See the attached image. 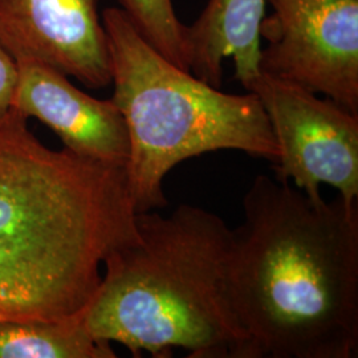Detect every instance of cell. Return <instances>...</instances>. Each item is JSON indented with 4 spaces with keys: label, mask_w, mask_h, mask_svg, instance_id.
I'll return each mask as SVG.
<instances>
[{
    "label": "cell",
    "mask_w": 358,
    "mask_h": 358,
    "mask_svg": "<svg viewBox=\"0 0 358 358\" xmlns=\"http://www.w3.org/2000/svg\"><path fill=\"white\" fill-rule=\"evenodd\" d=\"M138 238L125 167L53 150L13 108L0 117V321L83 310L105 259Z\"/></svg>",
    "instance_id": "cell-1"
},
{
    "label": "cell",
    "mask_w": 358,
    "mask_h": 358,
    "mask_svg": "<svg viewBox=\"0 0 358 358\" xmlns=\"http://www.w3.org/2000/svg\"><path fill=\"white\" fill-rule=\"evenodd\" d=\"M231 280L243 358L357 357L358 206L257 176L232 229Z\"/></svg>",
    "instance_id": "cell-2"
},
{
    "label": "cell",
    "mask_w": 358,
    "mask_h": 358,
    "mask_svg": "<svg viewBox=\"0 0 358 358\" xmlns=\"http://www.w3.org/2000/svg\"><path fill=\"white\" fill-rule=\"evenodd\" d=\"M138 241L115 250L85 313L90 334L134 357L243 358L232 280V229L213 211L179 205L137 214Z\"/></svg>",
    "instance_id": "cell-3"
},
{
    "label": "cell",
    "mask_w": 358,
    "mask_h": 358,
    "mask_svg": "<svg viewBox=\"0 0 358 358\" xmlns=\"http://www.w3.org/2000/svg\"><path fill=\"white\" fill-rule=\"evenodd\" d=\"M113 103L129 137L125 173L137 214L167 205L164 180L180 162L219 150L279 158L267 115L254 93L230 94L170 63L121 8L103 10Z\"/></svg>",
    "instance_id": "cell-4"
},
{
    "label": "cell",
    "mask_w": 358,
    "mask_h": 358,
    "mask_svg": "<svg viewBox=\"0 0 358 358\" xmlns=\"http://www.w3.org/2000/svg\"><path fill=\"white\" fill-rule=\"evenodd\" d=\"M245 90L259 99L279 146L276 179L292 180L313 201L328 185L348 207L357 206L358 115L262 72Z\"/></svg>",
    "instance_id": "cell-5"
},
{
    "label": "cell",
    "mask_w": 358,
    "mask_h": 358,
    "mask_svg": "<svg viewBox=\"0 0 358 358\" xmlns=\"http://www.w3.org/2000/svg\"><path fill=\"white\" fill-rule=\"evenodd\" d=\"M262 73L289 81L358 115V0H266Z\"/></svg>",
    "instance_id": "cell-6"
},
{
    "label": "cell",
    "mask_w": 358,
    "mask_h": 358,
    "mask_svg": "<svg viewBox=\"0 0 358 358\" xmlns=\"http://www.w3.org/2000/svg\"><path fill=\"white\" fill-rule=\"evenodd\" d=\"M0 44L13 59H35L92 90L112 84L99 0H0Z\"/></svg>",
    "instance_id": "cell-7"
},
{
    "label": "cell",
    "mask_w": 358,
    "mask_h": 358,
    "mask_svg": "<svg viewBox=\"0 0 358 358\" xmlns=\"http://www.w3.org/2000/svg\"><path fill=\"white\" fill-rule=\"evenodd\" d=\"M17 83L11 108L51 129L64 149L109 166L125 167L129 137L113 100L76 88L64 73L31 57L15 59Z\"/></svg>",
    "instance_id": "cell-8"
},
{
    "label": "cell",
    "mask_w": 358,
    "mask_h": 358,
    "mask_svg": "<svg viewBox=\"0 0 358 358\" xmlns=\"http://www.w3.org/2000/svg\"><path fill=\"white\" fill-rule=\"evenodd\" d=\"M266 0H208L192 26H186L190 72L220 88L223 60L232 57L234 77L245 87L260 73V34Z\"/></svg>",
    "instance_id": "cell-9"
},
{
    "label": "cell",
    "mask_w": 358,
    "mask_h": 358,
    "mask_svg": "<svg viewBox=\"0 0 358 358\" xmlns=\"http://www.w3.org/2000/svg\"><path fill=\"white\" fill-rule=\"evenodd\" d=\"M87 308L62 320L0 321V358L117 357L112 344L90 334Z\"/></svg>",
    "instance_id": "cell-10"
},
{
    "label": "cell",
    "mask_w": 358,
    "mask_h": 358,
    "mask_svg": "<svg viewBox=\"0 0 358 358\" xmlns=\"http://www.w3.org/2000/svg\"><path fill=\"white\" fill-rule=\"evenodd\" d=\"M120 8L155 51L170 63L190 72L186 26L174 10L173 0H118Z\"/></svg>",
    "instance_id": "cell-11"
},
{
    "label": "cell",
    "mask_w": 358,
    "mask_h": 358,
    "mask_svg": "<svg viewBox=\"0 0 358 358\" xmlns=\"http://www.w3.org/2000/svg\"><path fill=\"white\" fill-rule=\"evenodd\" d=\"M17 83V65L13 56L0 44V117L11 108Z\"/></svg>",
    "instance_id": "cell-12"
}]
</instances>
